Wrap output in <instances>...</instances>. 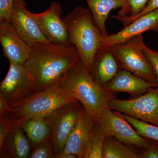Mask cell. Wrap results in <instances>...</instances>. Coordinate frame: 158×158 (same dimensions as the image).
<instances>
[{"instance_id": "obj_30", "label": "cell", "mask_w": 158, "mask_h": 158, "mask_svg": "<svg viewBox=\"0 0 158 158\" xmlns=\"http://www.w3.org/2000/svg\"><path fill=\"white\" fill-rule=\"evenodd\" d=\"M12 111L13 108L10 106L2 96L0 95V115L5 113H11Z\"/></svg>"}, {"instance_id": "obj_10", "label": "cell", "mask_w": 158, "mask_h": 158, "mask_svg": "<svg viewBox=\"0 0 158 158\" xmlns=\"http://www.w3.org/2000/svg\"><path fill=\"white\" fill-rule=\"evenodd\" d=\"M40 30L51 43L70 44L68 31L61 18L62 8L58 2H53L48 9L39 13L30 12Z\"/></svg>"}, {"instance_id": "obj_28", "label": "cell", "mask_w": 158, "mask_h": 158, "mask_svg": "<svg viewBox=\"0 0 158 158\" xmlns=\"http://www.w3.org/2000/svg\"><path fill=\"white\" fill-rule=\"evenodd\" d=\"M13 0H0V23L9 21Z\"/></svg>"}, {"instance_id": "obj_26", "label": "cell", "mask_w": 158, "mask_h": 158, "mask_svg": "<svg viewBox=\"0 0 158 158\" xmlns=\"http://www.w3.org/2000/svg\"><path fill=\"white\" fill-rule=\"evenodd\" d=\"M15 123V119L11 113H3L0 115V147Z\"/></svg>"}, {"instance_id": "obj_3", "label": "cell", "mask_w": 158, "mask_h": 158, "mask_svg": "<svg viewBox=\"0 0 158 158\" xmlns=\"http://www.w3.org/2000/svg\"><path fill=\"white\" fill-rule=\"evenodd\" d=\"M69 43L75 46L83 65L88 72L103 36L89 9L76 7L63 19Z\"/></svg>"}, {"instance_id": "obj_7", "label": "cell", "mask_w": 158, "mask_h": 158, "mask_svg": "<svg viewBox=\"0 0 158 158\" xmlns=\"http://www.w3.org/2000/svg\"><path fill=\"white\" fill-rule=\"evenodd\" d=\"M108 107L125 115L158 126V87L150 88L146 93L127 100L116 98Z\"/></svg>"}, {"instance_id": "obj_18", "label": "cell", "mask_w": 158, "mask_h": 158, "mask_svg": "<svg viewBox=\"0 0 158 158\" xmlns=\"http://www.w3.org/2000/svg\"><path fill=\"white\" fill-rule=\"evenodd\" d=\"M95 23L101 31L103 37L108 34L106 27V20L112 10L122 9L126 4V0H85Z\"/></svg>"}, {"instance_id": "obj_13", "label": "cell", "mask_w": 158, "mask_h": 158, "mask_svg": "<svg viewBox=\"0 0 158 158\" xmlns=\"http://www.w3.org/2000/svg\"><path fill=\"white\" fill-rule=\"evenodd\" d=\"M149 31L158 33V9L138 18L117 33L103 37L99 48H110Z\"/></svg>"}, {"instance_id": "obj_12", "label": "cell", "mask_w": 158, "mask_h": 158, "mask_svg": "<svg viewBox=\"0 0 158 158\" xmlns=\"http://www.w3.org/2000/svg\"><path fill=\"white\" fill-rule=\"evenodd\" d=\"M0 42L3 54L9 61L24 65L31 54V47L20 37L9 21L0 23Z\"/></svg>"}, {"instance_id": "obj_9", "label": "cell", "mask_w": 158, "mask_h": 158, "mask_svg": "<svg viewBox=\"0 0 158 158\" xmlns=\"http://www.w3.org/2000/svg\"><path fill=\"white\" fill-rule=\"evenodd\" d=\"M98 122L106 137L112 136L138 150L146 149L151 144L152 139L139 135L129 123L109 108L103 110Z\"/></svg>"}, {"instance_id": "obj_17", "label": "cell", "mask_w": 158, "mask_h": 158, "mask_svg": "<svg viewBox=\"0 0 158 158\" xmlns=\"http://www.w3.org/2000/svg\"><path fill=\"white\" fill-rule=\"evenodd\" d=\"M31 145L23 129L15 122L0 147L1 158H29L31 152Z\"/></svg>"}, {"instance_id": "obj_16", "label": "cell", "mask_w": 158, "mask_h": 158, "mask_svg": "<svg viewBox=\"0 0 158 158\" xmlns=\"http://www.w3.org/2000/svg\"><path fill=\"white\" fill-rule=\"evenodd\" d=\"M158 87L157 84L147 81L136 76L129 71L122 69L103 88L115 94L125 92L137 97L146 93L150 88Z\"/></svg>"}, {"instance_id": "obj_8", "label": "cell", "mask_w": 158, "mask_h": 158, "mask_svg": "<svg viewBox=\"0 0 158 158\" xmlns=\"http://www.w3.org/2000/svg\"><path fill=\"white\" fill-rule=\"evenodd\" d=\"M83 106L79 101L64 105L45 118L49 125L56 158L62 152L78 120Z\"/></svg>"}, {"instance_id": "obj_14", "label": "cell", "mask_w": 158, "mask_h": 158, "mask_svg": "<svg viewBox=\"0 0 158 158\" xmlns=\"http://www.w3.org/2000/svg\"><path fill=\"white\" fill-rule=\"evenodd\" d=\"M97 121L90 117L82 106L77 122L69 136L64 149L59 155L72 153L78 158H83L90 134Z\"/></svg>"}, {"instance_id": "obj_1", "label": "cell", "mask_w": 158, "mask_h": 158, "mask_svg": "<svg viewBox=\"0 0 158 158\" xmlns=\"http://www.w3.org/2000/svg\"><path fill=\"white\" fill-rule=\"evenodd\" d=\"M81 60L75 46L61 44L37 43L24 64L39 91L58 86Z\"/></svg>"}, {"instance_id": "obj_11", "label": "cell", "mask_w": 158, "mask_h": 158, "mask_svg": "<svg viewBox=\"0 0 158 158\" xmlns=\"http://www.w3.org/2000/svg\"><path fill=\"white\" fill-rule=\"evenodd\" d=\"M24 0H13L9 21L20 37L29 46L37 43L50 44L31 16Z\"/></svg>"}, {"instance_id": "obj_15", "label": "cell", "mask_w": 158, "mask_h": 158, "mask_svg": "<svg viewBox=\"0 0 158 158\" xmlns=\"http://www.w3.org/2000/svg\"><path fill=\"white\" fill-rule=\"evenodd\" d=\"M122 69L120 62L108 48L98 50L89 72L94 80L103 87Z\"/></svg>"}, {"instance_id": "obj_21", "label": "cell", "mask_w": 158, "mask_h": 158, "mask_svg": "<svg viewBox=\"0 0 158 158\" xmlns=\"http://www.w3.org/2000/svg\"><path fill=\"white\" fill-rule=\"evenodd\" d=\"M106 134L97 122L93 127L83 155V158H103Z\"/></svg>"}, {"instance_id": "obj_27", "label": "cell", "mask_w": 158, "mask_h": 158, "mask_svg": "<svg viewBox=\"0 0 158 158\" xmlns=\"http://www.w3.org/2000/svg\"><path fill=\"white\" fill-rule=\"evenodd\" d=\"M141 47L144 54L149 60L155 73L157 83L158 84V52L148 48L144 44V41L141 44Z\"/></svg>"}, {"instance_id": "obj_20", "label": "cell", "mask_w": 158, "mask_h": 158, "mask_svg": "<svg viewBox=\"0 0 158 158\" xmlns=\"http://www.w3.org/2000/svg\"><path fill=\"white\" fill-rule=\"evenodd\" d=\"M139 151L118 141L112 136L105 138L103 148V158H140Z\"/></svg>"}, {"instance_id": "obj_22", "label": "cell", "mask_w": 158, "mask_h": 158, "mask_svg": "<svg viewBox=\"0 0 158 158\" xmlns=\"http://www.w3.org/2000/svg\"><path fill=\"white\" fill-rule=\"evenodd\" d=\"M116 112L129 123L139 135L148 139L158 141V126L148 124L147 123L117 111Z\"/></svg>"}, {"instance_id": "obj_24", "label": "cell", "mask_w": 158, "mask_h": 158, "mask_svg": "<svg viewBox=\"0 0 158 158\" xmlns=\"http://www.w3.org/2000/svg\"><path fill=\"white\" fill-rule=\"evenodd\" d=\"M149 0H126V4L118 12L120 16L133 17L144 9Z\"/></svg>"}, {"instance_id": "obj_4", "label": "cell", "mask_w": 158, "mask_h": 158, "mask_svg": "<svg viewBox=\"0 0 158 158\" xmlns=\"http://www.w3.org/2000/svg\"><path fill=\"white\" fill-rule=\"evenodd\" d=\"M78 101L68 95L59 85L39 91L13 108L15 122L31 118H45L64 105Z\"/></svg>"}, {"instance_id": "obj_25", "label": "cell", "mask_w": 158, "mask_h": 158, "mask_svg": "<svg viewBox=\"0 0 158 158\" xmlns=\"http://www.w3.org/2000/svg\"><path fill=\"white\" fill-rule=\"evenodd\" d=\"M157 9L158 0H149L143 10L134 17H130L127 16H120L117 15L116 16H112V17L120 21L124 27H125L138 18Z\"/></svg>"}, {"instance_id": "obj_5", "label": "cell", "mask_w": 158, "mask_h": 158, "mask_svg": "<svg viewBox=\"0 0 158 158\" xmlns=\"http://www.w3.org/2000/svg\"><path fill=\"white\" fill-rule=\"evenodd\" d=\"M142 42L143 37L140 34L114 44L110 48L120 62L123 69L147 81L157 84L155 73L142 50Z\"/></svg>"}, {"instance_id": "obj_6", "label": "cell", "mask_w": 158, "mask_h": 158, "mask_svg": "<svg viewBox=\"0 0 158 158\" xmlns=\"http://www.w3.org/2000/svg\"><path fill=\"white\" fill-rule=\"evenodd\" d=\"M39 91L34 79L23 65L9 61L8 73L0 85V95L14 107Z\"/></svg>"}, {"instance_id": "obj_19", "label": "cell", "mask_w": 158, "mask_h": 158, "mask_svg": "<svg viewBox=\"0 0 158 158\" xmlns=\"http://www.w3.org/2000/svg\"><path fill=\"white\" fill-rule=\"evenodd\" d=\"M35 147L51 137L49 125L45 118H31L16 122Z\"/></svg>"}, {"instance_id": "obj_23", "label": "cell", "mask_w": 158, "mask_h": 158, "mask_svg": "<svg viewBox=\"0 0 158 158\" xmlns=\"http://www.w3.org/2000/svg\"><path fill=\"white\" fill-rule=\"evenodd\" d=\"M30 158H56L52 136L45 141L34 148Z\"/></svg>"}, {"instance_id": "obj_29", "label": "cell", "mask_w": 158, "mask_h": 158, "mask_svg": "<svg viewBox=\"0 0 158 158\" xmlns=\"http://www.w3.org/2000/svg\"><path fill=\"white\" fill-rule=\"evenodd\" d=\"M140 158H158V141L152 140L149 147L139 152Z\"/></svg>"}, {"instance_id": "obj_2", "label": "cell", "mask_w": 158, "mask_h": 158, "mask_svg": "<svg viewBox=\"0 0 158 158\" xmlns=\"http://www.w3.org/2000/svg\"><path fill=\"white\" fill-rule=\"evenodd\" d=\"M59 86L68 95L81 103L86 113L98 121L103 110L109 108V103L115 98L94 80L81 60L74 66Z\"/></svg>"}, {"instance_id": "obj_31", "label": "cell", "mask_w": 158, "mask_h": 158, "mask_svg": "<svg viewBox=\"0 0 158 158\" xmlns=\"http://www.w3.org/2000/svg\"><path fill=\"white\" fill-rule=\"evenodd\" d=\"M78 157L72 153H66L59 155L57 158H77Z\"/></svg>"}]
</instances>
